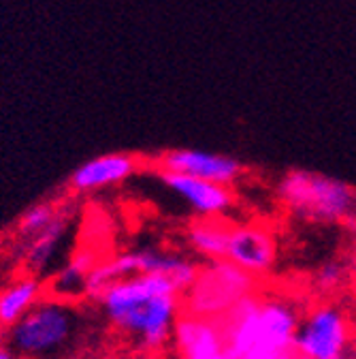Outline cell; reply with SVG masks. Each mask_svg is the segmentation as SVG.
I'll return each instance as SVG.
<instances>
[{
  "mask_svg": "<svg viewBox=\"0 0 356 359\" xmlns=\"http://www.w3.org/2000/svg\"><path fill=\"white\" fill-rule=\"evenodd\" d=\"M94 304L111 327L145 351H160L171 342L184 310L180 291L166 278L148 274L113 283Z\"/></svg>",
  "mask_w": 356,
  "mask_h": 359,
  "instance_id": "obj_1",
  "label": "cell"
},
{
  "mask_svg": "<svg viewBox=\"0 0 356 359\" xmlns=\"http://www.w3.org/2000/svg\"><path fill=\"white\" fill-rule=\"evenodd\" d=\"M301 314L288 295L258 289L220 321L229 359H299L294 340Z\"/></svg>",
  "mask_w": 356,
  "mask_h": 359,
  "instance_id": "obj_2",
  "label": "cell"
},
{
  "mask_svg": "<svg viewBox=\"0 0 356 359\" xmlns=\"http://www.w3.org/2000/svg\"><path fill=\"white\" fill-rule=\"evenodd\" d=\"M87 312L81 302L43 297L24 319L5 332L20 359H73L85 346Z\"/></svg>",
  "mask_w": 356,
  "mask_h": 359,
  "instance_id": "obj_3",
  "label": "cell"
},
{
  "mask_svg": "<svg viewBox=\"0 0 356 359\" xmlns=\"http://www.w3.org/2000/svg\"><path fill=\"white\" fill-rule=\"evenodd\" d=\"M276 195L280 205L303 222L356 227V189L339 177L290 169L280 177Z\"/></svg>",
  "mask_w": 356,
  "mask_h": 359,
  "instance_id": "obj_4",
  "label": "cell"
},
{
  "mask_svg": "<svg viewBox=\"0 0 356 359\" xmlns=\"http://www.w3.org/2000/svg\"><path fill=\"white\" fill-rule=\"evenodd\" d=\"M71 224L73 214L69 205L56 201H41L20 216L9 246L24 272L41 278L54 272L64 261Z\"/></svg>",
  "mask_w": 356,
  "mask_h": 359,
  "instance_id": "obj_5",
  "label": "cell"
},
{
  "mask_svg": "<svg viewBox=\"0 0 356 359\" xmlns=\"http://www.w3.org/2000/svg\"><path fill=\"white\" fill-rule=\"evenodd\" d=\"M258 291V280L227 259L199 265L192 285L182 295L184 312L222 321L245 297Z\"/></svg>",
  "mask_w": 356,
  "mask_h": 359,
  "instance_id": "obj_6",
  "label": "cell"
},
{
  "mask_svg": "<svg viewBox=\"0 0 356 359\" xmlns=\"http://www.w3.org/2000/svg\"><path fill=\"white\" fill-rule=\"evenodd\" d=\"M299 359H341L354 355V325L346 308L320 302L301 314L297 330Z\"/></svg>",
  "mask_w": 356,
  "mask_h": 359,
  "instance_id": "obj_7",
  "label": "cell"
},
{
  "mask_svg": "<svg viewBox=\"0 0 356 359\" xmlns=\"http://www.w3.org/2000/svg\"><path fill=\"white\" fill-rule=\"evenodd\" d=\"M227 261L254 280H262L273 274L280 259V240L269 222L262 220H239L231 222Z\"/></svg>",
  "mask_w": 356,
  "mask_h": 359,
  "instance_id": "obj_8",
  "label": "cell"
},
{
  "mask_svg": "<svg viewBox=\"0 0 356 359\" xmlns=\"http://www.w3.org/2000/svg\"><path fill=\"white\" fill-rule=\"evenodd\" d=\"M156 169L164 173L190 175L205 182H213L220 187L237 184L243 175V165L227 154H215L197 148H175L166 150L160 158H156Z\"/></svg>",
  "mask_w": 356,
  "mask_h": 359,
  "instance_id": "obj_9",
  "label": "cell"
},
{
  "mask_svg": "<svg viewBox=\"0 0 356 359\" xmlns=\"http://www.w3.org/2000/svg\"><path fill=\"white\" fill-rule=\"evenodd\" d=\"M158 177L162 187L184 201V205L197 218H227L237 205V197L231 187H220L190 175L164 171H158Z\"/></svg>",
  "mask_w": 356,
  "mask_h": 359,
  "instance_id": "obj_10",
  "label": "cell"
},
{
  "mask_svg": "<svg viewBox=\"0 0 356 359\" xmlns=\"http://www.w3.org/2000/svg\"><path fill=\"white\" fill-rule=\"evenodd\" d=\"M171 346L177 359H229L222 323L184 310L173 327Z\"/></svg>",
  "mask_w": 356,
  "mask_h": 359,
  "instance_id": "obj_11",
  "label": "cell"
},
{
  "mask_svg": "<svg viewBox=\"0 0 356 359\" xmlns=\"http://www.w3.org/2000/svg\"><path fill=\"white\" fill-rule=\"evenodd\" d=\"M139 169V161L126 152H109L81 163L69 177V187L75 193L92 195L115 189L130 180Z\"/></svg>",
  "mask_w": 356,
  "mask_h": 359,
  "instance_id": "obj_12",
  "label": "cell"
},
{
  "mask_svg": "<svg viewBox=\"0 0 356 359\" xmlns=\"http://www.w3.org/2000/svg\"><path fill=\"white\" fill-rule=\"evenodd\" d=\"M48 295V283L36 274L20 272L0 285V330L13 327Z\"/></svg>",
  "mask_w": 356,
  "mask_h": 359,
  "instance_id": "obj_13",
  "label": "cell"
},
{
  "mask_svg": "<svg viewBox=\"0 0 356 359\" xmlns=\"http://www.w3.org/2000/svg\"><path fill=\"white\" fill-rule=\"evenodd\" d=\"M101 259L103 257L90 248H81V250L66 255V259L54 269V272L50 274V278L45 280L48 293L54 297L71 299V302H83L87 276H90V272Z\"/></svg>",
  "mask_w": 356,
  "mask_h": 359,
  "instance_id": "obj_14",
  "label": "cell"
},
{
  "mask_svg": "<svg viewBox=\"0 0 356 359\" xmlns=\"http://www.w3.org/2000/svg\"><path fill=\"white\" fill-rule=\"evenodd\" d=\"M231 222L227 218H194L186 227V242L203 263L227 257Z\"/></svg>",
  "mask_w": 356,
  "mask_h": 359,
  "instance_id": "obj_15",
  "label": "cell"
},
{
  "mask_svg": "<svg viewBox=\"0 0 356 359\" xmlns=\"http://www.w3.org/2000/svg\"><path fill=\"white\" fill-rule=\"evenodd\" d=\"M348 280H350V267L337 259L325 261L314 272V276H311V285L322 295H333L341 291L348 285Z\"/></svg>",
  "mask_w": 356,
  "mask_h": 359,
  "instance_id": "obj_16",
  "label": "cell"
},
{
  "mask_svg": "<svg viewBox=\"0 0 356 359\" xmlns=\"http://www.w3.org/2000/svg\"><path fill=\"white\" fill-rule=\"evenodd\" d=\"M0 359H20L17 353L9 346V342L5 340V336H0Z\"/></svg>",
  "mask_w": 356,
  "mask_h": 359,
  "instance_id": "obj_17",
  "label": "cell"
},
{
  "mask_svg": "<svg viewBox=\"0 0 356 359\" xmlns=\"http://www.w3.org/2000/svg\"><path fill=\"white\" fill-rule=\"evenodd\" d=\"M341 359H356V353L354 355H348V357H341Z\"/></svg>",
  "mask_w": 356,
  "mask_h": 359,
  "instance_id": "obj_18",
  "label": "cell"
},
{
  "mask_svg": "<svg viewBox=\"0 0 356 359\" xmlns=\"http://www.w3.org/2000/svg\"><path fill=\"white\" fill-rule=\"evenodd\" d=\"M354 272H356V265H354Z\"/></svg>",
  "mask_w": 356,
  "mask_h": 359,
  "instance_id": "obj_19",
  "label": "cell"
}]
</instances>
